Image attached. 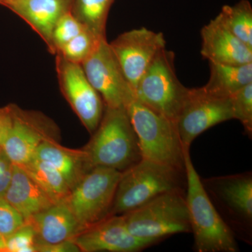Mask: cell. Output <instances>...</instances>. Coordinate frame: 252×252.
<instances>
[{"mask_svg":"<svg viewBox=\"0 0 252 252\" xmlns=\"http://www.w3.org/2000/svg\"><path fill=\"white\" fill-rule=\"evenodd\" d=\"M187 193L194 250L198 252H237L234 233L225 223L209 197L201 179L190 158L189 148L185 149Z\"/></svg>","mask_w":252,"mask_h":252,"instance_id":"6da1fadb","label":"cell"},{"mask_svg":"<svg viewBox=\"0 0 252 252\" xmlns=\"http://www.w3.org/2000/svg\"><path fill=\"white\" fill-rule=\"evenodd\" d=\"M88 170L105 167L123 172L142 158L125 107L104 109L92 139L84 150Z\"/></svg>","mask_w":252,"mask_h":252,"instance_id":"7a4b0ae2","label":"cell"},{"mask_svg":"<svg viewBox=\"0 0 252 252\" xmlns=\"http://www.w3.org/2000/svg\"><path fill=\"white\" fill-rule=\"evenodd\" d=\"M186 170L142 158L122 172L111 215L131 211L165 192L185 189Z\"/></svg>","mask_w":252,"mask_h":252,"instance_id":"3957f363","label":"cell"},{"mask_svg":"<svg viewBox=\"0 0 252 252\" xmlns=\"http://www.w3.org/2000/svg\"><path fill=\"white\" fill-rule=\"evenodd\" d=\"M142 158L185 170V149L176 123L134 98L126 107Z\"/></svg>","mask_w":252,"mask_h":252,"instance_id":"277c9868","label":"cell"},{"mask_svg":"<svg viewBox=\"0 0 252 252\" xmlns=\"http://www.w3.org/2000/svg\"><path fill=\"white\" fill-rule=\"evenodd\" d=\"M122 215L131 234L157 243L170 235L191 233L185 189L160 194Z\"/></svg>","mask_w":252,"mask_h":252,"instance_id":"5b68a950","label":"cell"},{"mask_svg":"<svg viewBox=\"0 0 252 252\" xmlns=\"http://www.w3.org/2000/svg\"><path fill=\"white\" fill-rule=\"evenodd\" d=\"M175 58L173 51L162 50L141 78L135 96L141 103L176 123L189 88L176 74Z\"/></svg>","mask_w":252,"mask_h":252,"instance_id":"8992f818","label":"cell"},{"mask_svg":"<svg viewBox=\"0 0 252 252\" xmlns=\"http://www.w3.org/2000/svg\"><path fill=\"white\" fill-rule=\"evenodd\" d=\"M121 175L115 169L94 167L71 189L65 203L84 228L110 216Z\"/></svg>","mask_w":252,"mask_h":252,"instance_id":"52a82bcc","label":"cell"},{"mask_svg":"<svg viewBox=\"0 0 252 252\" xmlns=\"http://www.w3.org/2000/svg\"><path fill=\"white\" fill-rule=\"evenodd\" d=\"M91 85L102 97L104 107H127L135 93L126 79L108 41L102 38L94 51L81 64Z\"/></svg>","mask_w":252,"mask_h":252,"instance_id":"ba28073f","label":"cell"},{"mask_svg":"<svg viewBox=\"0 0 252 252\" xmlns=\"http://www.w3.org/2000/svg\"><path fill=\"white\" fill-rule=\"evenodd\" d=\"M220 216L235 230L250 232L252 223V175L247 172L236 175L212 177L202 181Z\"/></svg>","mask_w":252,"mask_h":252,"instance_id":"9c48e42d","label":"cell"},{"mask_svg":"<svg viewBox=\"0 0 252 252\" xmlns=\"http://www.w3.org/2000/svg\"><path fill=\"white\" fill-rule=\"evenodd\" d=\"M109 44L134 93L157 55L166 48L162 32L144 27L125 32Z\"/></svg>","mask_w":252,"mask_h":252,"instance_id":"30bf717a","label":"cell"},{"mask_svg":"<svg viewBox=\"0 0 252 252\" xmlns=\"http://www.w3.org/2000/svg\"><path fill=\"white\" fill-rule=\"evenodd\" d=\"M233 119L230 97H217L203 87L189 89L177 121V130L184 147L210 127Z\"/></svg>","mask_w":252,"mask_h":252,"instance_id":"8fae6325","label":"cell"},{"mask_svg":"<svg viewBox=\"0 0 252 252\" xmlns=\"http://www.w3.org/2000/svg\"><path fill=\"white\" fill-rule=\"evenodd\" d=\"M56 69L64 98L89 132H94L103 115V101L91 85L81 64L56 54Z\"/></svg>","mask_w":252,"mask_h":252,"instance_id":"7c38bea8","label":"cell"},{"mask_svg":"<svg viewBox=\"0 0 252 252\" xmlns=\"http://www.w3.org/2000/svg\"><path fill=\"white\" fill-rule=\"evenodd\" d=\"M72 240L84 252H137L157 243L131 234L122 215L106 217Z\"/></svg>","mask_w":252,"mask_h":252,"instance_id":"4fadbf2b","label":"cell"},{"mask_svg":"<svg viewBox=\"0 0 252 252\" xmlns=\"http://www.w3.org/2000/svg\"><path fill=\"white\" fill-rule=\"evenodd\" d=\"M41 115L25 112L13 104V122L1 148L14 165H26L34 157L43 141L51 139Z\"/></svg>","mask_w":252,"mask_h":252,"instance_id":"5bb4252c","label":"cell"},{"mask_svg":"<svg viewBox=\"0 0 252 252\" xmlns=\"http://www.w3.org/2000/svg\"><path fill=\"white\" fill-rule=\"evenodd\" d=\"M72 0H1L0 4L22 18L54 54L53 30L58 20L70 11Z\"/></svg>","mask_w":252,"mask_h":252,"instance_id":"9a60e30c","label":"cell"},{"mask_svg":"<svg viewBox=\"0 0 252 252\" xmlns=\"http://www.w3.org/2000/svg\"><path fill=\"white\" fill-rule=\"evenodd\" d=\"M200 35V53L209 63L230 65H242L252 63V49L215 18L202 28Z\"/></svg>","mask_w":252,"mask_h":252,"instance_id":"2e32d148","label":"cell"},{"mask_svg":"<svg viewBox=\"0 0 252 252\" xmlns=\"http://www.w3.org/2000/svg\"><path fill=\"white\" fill-rule=\"evenodd\" d=\"M26 221L35 232L36 246L73 240L85 229L65 203L55 204Z\"/></svg>","mask_w":252,"mask_h":252,"instance_id":"e0dca14e","label":"cell"},{"mask_svg":"<svg viewBox=\"0 0 252 252\" xmlns=\"http://www.w3.org/2000/svg\"><path fill=\"white\" fill-rule=\"evenodd\" d=\"M4 198L25 220L56 204L23 167L16 165Z\"/></svg>","mask_w":252,"mask_h":252,"instance_id":"ac0fdd59","label":"cell"},{"mask_svg":"<svg viewBox=\"0 0 252 252\" xmlns=\"http://www.w3.org/2000/svg\"><path fill=\"white\" fill-rule=\"evenodd\" d=\"M33 158L42 160L56 169L64 177L70 189L89 171L84 151L63 148L55 143L51 138L41 142Z\"/></svg>","mask_w":252,"mask_h":252,"instance_id":"d6986e66","label":"cell"},{"mask_svg":"<svg viewBox=\"0 0 252 252\" xmlns=\"http://www.w3.org/2000/svg\"><path fill=\"white\" fill-rule=\"evenodd\" d=\"M210 78L204 90L217 97L228 98L252 83V63L242 65L210 63Z\"/></svg>","mask_w":252,"mask_h":252,"instance_id":"ffe728a7","label":"cell"},{"mask_svg":"<svg viewBox=\"0 0 252 252\" xmlns=\"http://www.w3.org/2000/svg\"><path fill=\"white\" fill-rule=\"evenodd\" d=\"M21 167L55 203H65L71 189L64 177L56 169L36 158L32 159L31 161Z\"/></svg>","mask_w":252,"mask_h":252,"instance_id":"44dd1931","label":"cell"},{"mask_svg":"<svg viewBox=\"0 0 252 252\" xmlns=\"http://www.w3.org/2000/svg\"><path fill=\"white\" fill-rule=\"evenodd\" d=\"M215 19L252 49V8L248 0L225 5Z\"/></svg>","mask_w":252,"mask_h":252,"instance_id":"7402d4cb","label":"cell"},{"mask_svg":"<svg viewBox=\"0 0 252 252\" xmlns=\"http://www.w3.org/2000/svg\"><path fill=\"white\" fill-rule=\"evenodd\" d=\"M114 0H72L70 11L86 28L99 37H106V24Z\"/></svg>","mask_w":252,"mask_h":252,"instance_id":"603a6c76","label":"cell"},{"mask_svg":"<svg viewBox=\"0 0 252 252\" xmlns=\"http://www.w3.org/2000/svg\"><path fill=\"white\" fill-rule=\"evenodd\" d=\"M102 38L105 37H99L86 28L58 50L56 54L69 62L81 64L90 56Z\"/></svg>","mask_w":252,"mask_h":252,"instance_id":"cb8c5ba5","label":"cell"},{"mask_svg":"<svg viewBox=\"0 0 252 252\" xmlns=\"http://www.w3.org/2000/svg\"><path fill=\"white\" fill-rule=\"evenodd\" d=\"M233 119L241 123L245 133L252 136V83L230 97Z\"/></svg>","mask_w":252,"mask_h":252,"instance_id":"d4e9b609","label":"cell"},{"mask_svg":"<svg viewBox=\"0 0 252 252\" xmlns=\"http://www.w3.org/2000/svg\"><path fill=\"white\" fill-rule=\"evenodd\" d=\"M85 29L70 11L63 14L58 20L53 30L52 44L54 55L58 50Z\"/></svg>","mask_w":252,"mask_h":252,"instance_id":"484cf974","label":"cell"},{"mask_svg":"<svg viewBox=\"0 0 252 252\" xmlns=\"http://www.w3.org/2000/svg\"><path fill=\"white\" fill-rule=\"evenodd\" d=\"M6 252H36L35 232L28 222L6 238Z\"/></svg>","mask_w":252,"mask_h":252,"instance_id":"4316f807","label":"cell"},{"mask_svg":"<svg viewBox=\"0 0 252 252\" xmlns=\"http://www.w3.org/2000/svg\"><path fill=\"white\" fill-rule=\"evenodd\" d=\"M25 222L22 215L4 197H0V235L6 239Z\"/></svg>","mask_w":252,"mask_h":252,"instance_id":"83f0119b","label":"cell"},{"mask_svg":"<svg viewBox=\"0 0 252 252\" xmlns=\"http://www.w3.org/2000/svg\"><path fill=\"white\" fill-rule=\"evenodd\" d=\"M14 164L0 147V197H4L12 177Z\"/></svg>","mask_w":252,"mask_h":252,"instance_id":"f1b7e54d","label":"cell"},{"mask_svg":"<svg viewBox=\"0 0 252 252\" xmlns=\"http://www.w3.org/2000/svg\"><path fill=\"white\" fill-rule=\"evenodd\" d=\"M13 122V104L0 107V147L9 133Z\"/></svg>","mask_w":252,"mask_h":252,"instance_id":"f546056e","label":"cell"},{"mask_svg":"<svg viewBox=\"0 0 252 252\" xmlns=\"http://www.w3.org/2000/svg\"><path fill=\"white\" fill-rule=\"evenodd\" d=\"M36 252H79L80 249L72 240H65L52 245H41L36 247Z\"/></svg>","mask_w":252,"mask_h":252,"instance_id":"4dcf8cb0","label":"cell"},{"mask_svg":"<svg viewBox=\"0 0 252 252\" xmlns=\"http://www.w3.org/2000/svg\"><path fill=\"white\" fill-rule=\"evenodd\" d=\"M0 252H6V239L0 235Z\"/></svg>","mask_w":252,"mask_h":252,"instance_id":"1f68e13d","label":"cell"},{"mask_svg":"<svg viewBox=\"0 0 252 252\" xmlns=\"http://www.w3.org/2000/svg\"><path fill=\"white\" fill-rule=\"evenodd\" d=\"M0 1H1V0H0Z\"/></svg>","mask_w":252,"mask_h":252,"instance_id":"d6a6232c","label":"cell"}]
</instances>
